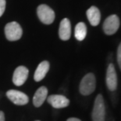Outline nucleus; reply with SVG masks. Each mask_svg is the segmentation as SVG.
<instances>
[{"label": "nucleus", "instance_id": "obj_10", "mask_svg": "<svg viewBox=\"0 0 121 121\" xmlns=\"http://www.w3.org/2000/svg\"><path fill=\"white\" fill-rule=\"evenodd\" d=\"M59 35L63 41L69 39L71 35V25L69 19L64 18L62 20L60 24V28H59Z\"/></svg>", "mask_w": 121, "mask_h": 121}, {"label": "nucleus", "instance_id": "obj_5", "mask_svg": "<svg viewBox=\"0 0 121 121\" xmlns=\"http://www.w3.org/2000/svg\"><path fill=\"white\" fill-rule=\"evenodd\" d=\"M120 28V19L117 15L113 14L108 17L103 23V31L108 35L115 34Z\"/></svg>", "mask_w": 121, "mask_h": 121}, {"label": "nucleus", "instance_id": "obj_19", "mask_svg": "<svg viewBox=\"0 0 121 121\" xmlns=\"http://www.w3.org/2000/svg\"><path fill=\"white\" fill-rule=\"evenodd\" d=\"M36 121H39V120H36Z\"/></svg>", "mask_w": 121, "mask_h": 121}, {"label": "nucleus", "instance_id": "obj_9", "mask_svg": "<svg viewBox=\"0 0 121 121\" xmlns=\"http://www.w3.org/2000/svg\"><path fill=\"white\" fill-rule=\"evenodd\" d=\"M29 71L24 66H19L15 69L13 76V82L16 86H22L27 80Z\"/></svg>", "mask_w": 121, "mask_h": 121}, {"label": "nucleus", "instance_id": "obj_17", "mask_svg": "<svg viewBox=\"0 0 121 121\" xmlns=\"http://www.w3.org/2000/svg\"><path fill=\"white\" fill-rule=\"evenodd\" d=\"M0 121H5V115L2 111H0Z\"/></svg>", "mask_w": 121, "mask_h": 121}, {"label": "nucleus", "instance_id": "obj_12", "mask_svg": "<svg viewBox=\"0 0 121 121\" xmlns=\"http://www.w3.org/2000/svg\"><path fill=\"white\" fill-rule=\"evenodd\" d=\"M49 63L47 61H44L42 62L39 64V65L38 66V68H36L34 79L36 82H39L45 78L46 74L49 70Z\"/></svg>", "mask_w": 121, "mask_h": 121}, {"label": "nucleus", "instance_id": "obj_8", "mask_svg": "<svg viewBox=\"0 0 121 121\" xmlns=\"http://www.w3.org/2000/svg\"><path fill=\"white\" fill-rule=\"evenodd\" d=\"M47 101L55 109L66 108L69 105V100L65 96L60 94H52L48 97Z\"/></svg>", "mask_w": 121, "mask_h": 121}, {"label": "nucleus", "instance_id": "obj_6", "mask_svg": "<svg viewBox=\"0 0 121 121\" xmlns=\"http://www.w3.org/2000/svg\"><path fill=\"white\" fill-rule=\"evenodd\" d=\"M6 96L13 103L17 105H24L29 102V98L27 94L16 90L8 91L6 92Z\"/></svg>", "mask_w": 121, "mask_h": 121}, {"label": "nucleus", "instance_id": "obj_2", "mask_svg": "<svg viewBox=\"0 0 121 121\" xmlns=\"http://www.w3.org/2000/svg\"><path fill=\"white\" fill-rule=\"evenodd\" d=\"M91 117L92 121H105V106L102 94H99L95 98Z\"/></svg>", "mask_w": 121, "mask_h": 121}, {"label": "nucleus", "instance_id": "obj_4", "mask_svg": "<svg viewBox=\"0 0 121 121\" xmlns=\"http://www.w3.org/2000/svg\"><path fill=\"white\" fill-rule=\"evenodd\" d=\"M40 20L45 24H50L55 20V13L47 5H40L37 10Z\"/></svg>", "mask_w": 121, "mask_h": 121}, {"label": "nucleus", "instance_id": "obj_13", "mask_svg": "<svg viewBox=\"0 0 121 121\" xmlns=\"http://www.w3.org/2000/svg\"><path fill=\"white\" fill-rule=\"evenodd\" d=\"M48 95V89L45 87H39L33 97V103L35 107H40L42 105L45 100L47 98Z\"/></svg>", "mask_w": 121, "mask_h": 121}, {"label": "nucleus", "instance_id": "obj_3", "mask_svg": "<svg viewBox=\"0 0 121 121\" xmlns=\"http://www.w3.org/2000/svg\"><path fill=\"white\" fill-rule=\"evenodd\" d=\"M23 31L18 23L13 21L8 23L5 27V35L9 41L19 40L22 36Z\"/></svg>", "mask_w": 121, "mask_h": 121}, {"label": "nucleus", "instance_id": "obj_15", "mask_svg": "<svg viewBox=\"0 0 121 121\" xmlns=\"http://www.w3.org/2000/svg\"><path fill=\"white\" fill-rule=\"evenodd\" d=\"M117 62L121 70V43H120L119 47H118V49H117Z\"/></svg>", "mask_w": 121, "mask_h": 121}, {"label": "nucleus", "instance_id": "obj_7", "mask_svg": "<svg viewBox=\"0 0 121 121\" xmlns=\"http://www.w3.org/2000/svg\"><path fill=\"white\" fill-rule=\"evenodd\" d=\"M105 81H106V86L109 91H116L117 87V75L113 64H109L108 66Z\"/></svg>", "mask_w": 121, "mask_h": 121}, {"label": "nucleus", "instance_id": "obj_18", "mask_svg": "<svg viewBox=\"0 0 121 121\" xmlns=\"http://www.w3.org/2000/svg\"><path fill=\"white\" fill-rule=\"evenodd\" d=\"M66 121H81V120H79V119H78V118H74V117H73V118H69V119L66 120Z\"/></svg>", "mask_w": 121, "mask_h": 121}, {"label": "nucleus", "instance_id": "obj_1", "mask_svg": "<svg viewBox=\"0 0 121 121\" xmlns=\"http://www.w3.org/2000/svg\"><path fill=\"white\" fill-rule=\"evenodd\" d=\"M96 87V79L93 73H88L84 76L80 83L79 91L82 95H89L95 91Z\"/></svg>", "mask_w": 121, "mask_h": 121}, {"label": "nucleus", "instance_id": "obj_16", "mask_svg": "<svg viewBox=\"0 0 121 121\" xmlns=\"http://www.w3.org/2000/svg\"><path fill=\"white\" fill-rule=\"evenodd\" d=\"M6 0H0V17L3 14L6 9Z\"/></svg>", "mask_w": 121, "mask_h": 121}, {"label": "nucleus", "instance_id": "obj_14", "mask_svg": "<svg viewBox=\"0 0 121 121\" xmlns=\"http://www.w3.org/2000/svg\"><path fill=\"white\" fill-rule=\"evenodd\" d=\"M87 35V27L84 23L80 22L75 27V32H74V35L75 38L78 41L84 40Z\"/></svg>", "mask_w": 121, "mask_h": 121}, {"label": "nucleus", "instance_id": "obj_11", "mask_svg": "<svg viewBox=\"0 0 121 121\" xmlns=\"http://www.w3.org/2000/svg\"><path fill=\"white\" fill-rule=\"evenodd\" d=\"M87 19L92 26H97L101 20V14L96 6H91L86 12Z\"/></svg>", "mask_w": 121, "mask_h": 121}]
</instances>
